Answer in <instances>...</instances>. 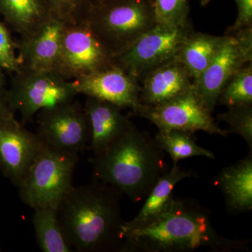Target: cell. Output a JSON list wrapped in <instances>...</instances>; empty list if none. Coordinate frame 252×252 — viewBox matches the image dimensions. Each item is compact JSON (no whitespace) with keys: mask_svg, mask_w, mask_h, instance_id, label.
Segmentation results:
<instances>
[{"mask_svg":"<svg viewBox=\"0 0 252 252\" xmlns=\"http://www.w3.org/2000/svg\"><path fill=\"white\" fill-rule=\"evenodd\" d=\"M123 238L122 252H189L202 247L216 252L249 251L250 243L221 236L208 210L193 199L175 196L154 222L124 233Z\"/></svg>","mask_w":252,"mask_h":252,"instance_id":"6da1fadb","label":"cell"},{"mask_svg":"<svg viewBox=\"0 0 252 252\" xmlns=\"http://www.w3.org/2000/svg\"><path fill=\"white\" fill-rule=\"evenodd\" d=\"M123 193L94 180L73 187L60 203V223L68 243L79 252H122Z\"/></svg>","mask_w":252,"mask_h":252,"instance_id":"7a4b0ae2","label":"cell"},{"mask_svg":"<svg viewBox=\"0 0 252 252\" xmlns=\"http://www.w3.org/2000/svg\"><path fill=\"white\" fill-rule=\"evenodd\" d=\"M165 154L150 134L132 125L103 153L94 156L89 161L94 180L115 187L139 203L168 171Z\"/></svg>","mask_w":252,"mask_h":252,"instance_id":"3957f363","label":"cell"},{"mask_svg":"<svg viewBox=\"0 0 252 252\" xmlns=\"http://www.w3.org/2000/svg\"><path fill=\"white\" fill-rule=\"evenodd\" d=\"M85 21L114 58L157 24L154 0H103L91 4Z\"/></svg>","mask_w":252,"mask_h":252,"instance_id":"277c9868","label":"cell"},{"mask_svg":"<svg viewBox=\"0 0 252 252\" xmlns=\"http://www.w3.org/2000/svg\"><path fill=\"white\" fill-rule=\"evenodd\" d=\"M77 154L65 153L44 144L18 186L20 198L28 206L59 208L72 190Z\"/></svg>","mask_w":252,"mask_h":252,"instance_id":"5b68a950","label":"cell"},{"mask_svg":"<svg viewBox=\"0 0 252 252\" xmlns=\"http://www.w3.org/2000/svg\"><path fill=\"white\" fill-rule=\"evenodd\" d=\"M77 95L71 81L59 73L26 68L13 74L7 91L10 108L19 112L23 126L32 122L42 109L72 102Z\"/></svg>","mask_w":252,"mask_h":252,"instance_id":"8992f818","label":"cell"},{"mask_svg":"<svg viewBox=\"0 0 252 252\" xmlns=\"http://www.w3.org/2000/svg\"><path fill=\"white\" fill-rule=\"evenodd\" d=\"M193 31L189 22L176 26L157 24L127 51L114 57V64L140 81L152 69L175 60Z\"/></svg>","mask_w":252,"mask_h":252,"instance_id":"52a82bcc","label":"cell"},{"mask_svg":"<svg viewBox=\"0 0 252 252\" xmlns=\"http://www.w3.org/2000/svg\"><path fill=\"white\" fill-rule=\"evenodd\" d=\"M223 36L211 63L193 83L199 99L211 112L225 83L240 68L252 63V27L226 31Z\"/></svg>","mask_w":252,"mask_h":252,"instance_id":"ba28073f","label":"cell"},{"mask_svg":"<svg viewBox=\"0 0 252 252\" xmlns=\"http://www.w3.org/2000/svg\"><path fill=\"white\" fill-rule=\"evenodd\" d=\"M114 64L112 54L86 21L66 25L56 67L60 75L72 81Z\"/></svg>","mask_w":252,"mask_h":252,"instance_id":"9c48e42d","label":"cell"},{"mask_svg":"<svg viewBox=\"0 0 252 252\" xmlns=\"http://www.w3.org/2000/svg\"><path fill=\"white\" fill-rule=\"evenodd\" d=\"M36 135L50 148L77 154L89 148L90 124L77 101L42 109L36 114Z\"/></svg>","mask_w":252,"mask_h":252,"instance_id":"30bf717a","label":"cell"},{"mask_svg":"<svg viewBox=\"0 0 252 252\" xmlns=\"http://www.w3.org/2000/svg\"><path fill=\"white\" fill-rule=\"evenodd\" d=\"M133 114L148 119L160 131L178 130L190 133L203 131L210 135H228V130L219 127L212 112L202 103L193 84L184 94L160 105L141 104Z\"/></svg>","mask_w":252,"mask_h":252,"instance_id":"8fae6325","label":"cell"},{"mask_svg":"<svg viewBox=\"0 0 252 252\" xmlns=\"http://www.w3.org/2000/svg\"><path fill=\"white\" fill-rule=\"evenodd\" d=\"M77 94L110 102L134 114L141 106L140 81L122 68L111 67L71 81Z\"/></svg>","mask_w":252,"mask_h":252,"instance_id":"7c38bea8","label":"cell"},{"mask_svg":"<svg viewBox=\"0 0 252 252\" xmlns=\"http://www.w3.org/2000/svg\"><path fill=\"white\" fill-rule=\"evenodd\" d=\"M44 145L16 119L0 120V170L18 187Z\"/></svg>","mask_w":252,"mask_h":252,"instance_id":"4fadbf2b","label":"cell"},{"mask_svg":"<svg viewBox=\"0 0 252 252\" xmlns=\"http://www.w3.org/2000/svg\"><path fill=\"white\" fill-rule=\"evenodd\" d=\"M67 24L53 16L31 35L20 38L16 46L21 68L56 72Z\"/></svg>","mask_w":252,"mask_h":252,"instance_id":"5bb4252c","label":"cell"},{"mask_svg":"<svg viewBox=\"0 0 252 252\" xmlns=\"http://www.w3.org/2000/svg\"><path fill=\"white\" fill-rule=\"evenodd\" d=\"M84 108L91 127L88 149L94 156L103 153L133 125L121 107L110 102L87 97Z\"/></svg>","mask_w":252,"mask_h":252,"instance_id":"9a60e30c","label":"cell"},{"mask_svg":"<svg viewBox=\"0 0 252 252\" xmlns=\"http://www.w3.org/2000/svg\"><path fill=\"white\" fill-rule=\"evenodd\" d=\"M140 84L141 104L154 107L184 94L193 84L187 69L175 59L147 73Z\"/></svg>","mask_w":252,"mask_h":252,"instance_id":"2e32d148","label":"cell"},{"mask_svg":"<svg viewBox=\"0 0 252 252\" xmlns=\"http://www.w3.org/2000/svg\"><path fill=\"white\" fill-rule=\"evenodd\" d=\"M215 185L223 194L227 211L243 214L252 210V152L217 175Z\"/></svg>","mask_w":252,"mask_h":252,"instance_id":"e0dca14e","label":"cell"},{"mask_svg":"<svg viewBox=\"0 0 252 252\" xmlns=\"http://www.w3.org/2000/svg\"><path fill=\"white\" fill-rule=\"evenodd\" d=\"M191 170H186L173 162L171 168L158 181L153 189L144 199L143 207L132 220L124 221L122 235L130 230L144 228L154 222L166 210L172 198L174 189L177 184L185 179L195 177Z\"/></svg>","mask_w":252,"mask_h":252,"instance_id":"ac0fdd59","label":"cell"},{"mask_svg":"<svg viewBox=\"0 0 252 252\" xmlns=\"http://www.w3.org/2000/svg\"><path fill=\"white\" fill-rule=\"evenodd\" d=\"M0 16L21 37L31 35L54 16L44 0H0Z\"/></svg>","mask_w":252,"mask_h":252,"instance_id":"d6986e66","label":"cell"},{"mask_svg":"<svg viewBox=\"0 0 252 252\" xmlns=\"http://www.w3.org/2000/svg\"><path fill=\"white\" fill-rule=\"evenodd\" d=\"M223 36H216L193 31L181 48L176 60L187 69L193 83L208 67L223 41Z\"/></svg>","mask_w":252,"mask_h":252,"instance_id":"ffe728a7","label":"cell"},{"mask_svg":"<svg viewBox=\"0 0 252 252\" xmlns=\"http://www.w3.org/2000/svg\"><path fill=\"white\" fill-rule=\"evenodd\" d=\"M36 243L44 252H72L60 223L58 208L41 207L34 209L32 217Z\"/></svg>","mask_w":252,"mask_h":252,"instance_id":"44dd1931","label":"cell"},{"mask_svg":"<svg viewBox=\"0 0 252 252\" xmlns=\"http://www.w3.org/2000/svg\"><path fill=\"white\" fill-rule=\"evenodd\" d=\"M154 138L160 149L168 154L175 163L190 157L215 158V154L211 151L196 143L193 133L190 132L178 130H158Z\"/></svg>","mask_w":252,"mask_h":252,"instance_id":"7402d4cb","label":"cell"},{"mask_svg":"<svg viewBox=\"0 0 252 252\" xmlns=\"http://www.w3.org/2000/svg\"><path fill=\"white\" fill-rule=\"evenodd\" d=\"M217 104L228 108L241 104H252V63L240 68L225 83Z\"/></svg>","mask_w":252,"mask_h":252,"instance_id":"603a6c76","label":"cell"},{"mask_svg":"<svg viewBox=\"0 0 252 252\" xmlns=\"http://www.w3.org/2000/svg\"><path fill=\"white\" fill-rule=\"evenodd\" d=\"M218 119L229 126L228 132L243 137L252 150V104H241L229 107L228 112L220 114Z\"/></svg>","mask_w":252,"mask_h":252,"instance_id":"cb8c5ba5","label":"cell"},{"mask_svg":"<svg viewBox=\"0 0 252 252\" xmlns=\"http://www.w3.org/2000/svg\"><path fill=\"white\" fill-rule=\"evenodd\" d=\"M157 24L182 25L189 22V0H154Z\"/></svg>","mask_w":252,"mask_h":252,"instance_id":"d4e9b609","label":"cell"},{"mask_svg":"<svg viewBox=\"0 0 252 252\" xmlns=\"http://www.w3.org/2000/svg\"><path fill=\"white\" fill-rule=\"evenodd\" d=\"M51 14L67 24L85 21L91 4L88 0H44Z\"/></svg>","mask_w":252,"mask_h":252,"instance_id":"484cf974","label":"cell"},{"mask_svg":"<svg viewBox=\"0 0 252 252\" xmlns=\"http://www.w3.org/2000/svg\"><path fill=\"white\" fill-rule=\"evenodd\" d=\"M16 42L7 26L0 21V69L14 74L21 70Z\"/></svg>","mask_w":252,"mask_h":252,"instance_id":"4316f807","label":"cell"},{"mask_svg":"<svg viewBox=\"0 0 252 252\" xmlns=\"http://www.w3.org/2000/svg\"><path fill=\"white\" fill-rule=\"evenodd\" d=\"M238 9V16L234 24L227 31H238L241 28L252 27V0H234Z\"/></svg>","mask_w":252,"mask_h":252,"instance_id":"83f0119b","label":"cell"},{"mask_svg":"<svg viewBox=\"0 0 252 252\" xmlns=\"http://www.w3.org/2000/svg\"><path fill=\"white\" fill-rule=\"evenodd\" d=\"M6 77L2 69H0V120L15 119V113L10 108L7 100Z\"/></svg>","mask_w":252,"mask_h":252,"instance_id":"f1b7e54d","label":"cell"},{"mask_svg":"<svg viewBox=\"0 0 252 252\" xmlns=\"http://www.w3.org/2000/svg\"><path fill=\"white\" fill-rule=\"evenodd\" d=\"M91 4H96V3L100 2V1H103V0H88Z\"/></svg>","mask_w":252,"mask_h":252,"instance_id":"f546056e","label":"cell"},{"mask_svg":"<svg viewBox=\"0 0 252 252\" xmlns=\"http://www.w3.org/2000/svg\"><path fill=\"white\" fill-rule=\"evenodd\" d=\"M0 251H1V250H0Z\"/></svg>","mask_w":252,"mask_h":252,"instance_id":"4dcf8cb0","label":"cell"}]
</instances>
